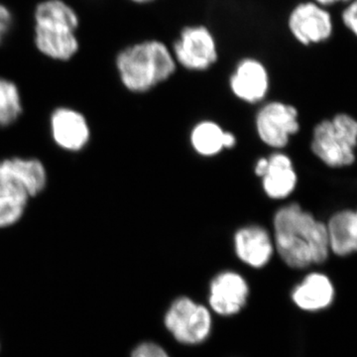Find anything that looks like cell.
<instances>
[{
  "instance_id": "obj_18",
  "label": "cell",
  "mask_w": 357,
  "mask_h": 357,
  "mask_svg": "<svg viewBox=\"0 0 357 357\" xmlns=\"http://www.w3.org/2000/svg\"><path fill=\"white\" fill-rule=\"evenodd\" d=\"M20 89L13 82L0 77V128H8L22 114Z\"/></svg>"
},
{
  "instance_id": "obj_9",
  "label": "cell",
  "mask_w": 357,
  "mask_h": 357,
  "mask_svg": "<svg viewBox=\"0 0 357 357\" xmlns=\"http://www.w3.org/2000/svg\"><path fill=\"white\" fill-rule=\"evenodd\" d=\"M255 172L262 178L263 191L272 199H287L295 192L298 174L292 159L283 152H275L256 162Z\"/></svg>"
},
{
  "instance_id": "obj_17",
  "label": "cell",
  "mask_w": 357,
  "mask_h": 357,
  "mask_svg": "<svg viewBox=\"0 0 357 357\" xmlns=\"http://www.w3.org/2000/svg\"><path fill=\"white\" fill-rule=\"evenodd\" d=\"M191 144L192 149L204 157H213L220 154L223 149L236 146V138L231 132L211 121H203L192 129Z\"/></svg>"
},
{
  "instance_id": "obj_19",
  "label": "cell",
  "mask_w": 357,
  "mask_h": 357,
  "mask_svg": "<svg viewBox=\"0 0 357 357\" xmlns=\"http://www.w3.org/2000/svg\"><path fill=\"white\" fill-rule=\"evenodd\" d=\"M28 202L0 195V229L13 227L24 215Z\"/></svg>"
},
{
  "instance_id": "obj_7",
  "label": "cell",
  "mask_w": 357,
  "mask_h": 357,
  "mask_svg": "<svg viewBox=\"0 0 357 357\" xmlns=\"http://www.w3.org/2000/svg\"><path fill=\"white\" fill-rule=\"evenodd\" d=\"M165 324L169 332L182 344H196L210 333V312L188 298L176 301L167 312Z\"/></svg>"
},
{
  "instance_id": "obj_2",
  "label": "cell",
  "mask_w": 357,
  "mask_h": 357,
  "mask_svg": "<svg viewBox=\"0 0 357 357\" xmlns=\"http://www.w3.org/2000/svg\"><path fill=\"white\" fill-rule=\"evenodd\" d=\"M121 83L132 93H146L167 81L176 70V61L159 41H146L122 50L116 58Z\"/></svg>"
},
{
  "instance_id": "obj_10",
  "label": "cell",
  "mask_w": 357,
  "mask_h": 357,
  "mask_svg": "<svg viewBox=\"0 0 357 357\" xmlns=\"http://www.w3.org/2000/svg\"><path fill=\"white\" fill-rule=\"evenodd\" d=\"M51 136L61 149L79 152L91 139V128L81 112L70 107H58L50 117Z\"/></svg>"
},
{
  "instance_id": "obj_14",
  "label": "cell",
  "mask_w": 357,
  "mask_h": 357,
  "mask_svg": "<svg viewBox=\"0 0 357 357\" xmlns=\"http://www.w3.org/2000/svg\"><path fill=\"white\" fill-rule=\"evenodd\" d=\"M248 295V284L241 275L223 272L211 282L210 305L218 314L230 316L243 309Z\"/></svg>"
},
{
  "instance_id": "obj_1",
  "label": "cell",
  "mask_w": 357,
  "mask_h": 357,
  "mask_svg": "<svg viewBox=\"0 0 357 357\" xmlns=\"http://www.w3.org/2000/svg\"><path fill=\"white\" fill-rule=\"evenodd\" d=\"M272 237L281 259L293 269L321 264L331 255L326 222L298 203L275 213Z\"/></svg>"
},
{
  "instance_id": "obj_12",
  "label": "cell",
  "mask_w": 357,
  "mask_h": 357,
  "mask_svg": "<svg viewBox=\"0 0 357 357\" xmlns=\"http://www.w3.org/2000/svg\"><path fill=\"white\" fill-rule=\"evenodd\" d=\"M234 243L237 257L251 267L265 266L274 253L273 237L261 225H245L237 229Z\"/></svg>"
},
{
  "instance_id": "obj_8",
  "label": "cell",
  "mask_w": 357,
  "mask_h": 357,
  "mask_svg": "<svg viewBox=\"0 0 357 357\" xmlns=\"http://www.w3.org/2000/svg\"><path fill=\"white\" fill-rule=\"evenodd\" d=\"M174 53L178 64L190 70H208L218 60L215 39L203 26L185 28L174 45Z\"/></svg>"
},
{
  "instance_id": "obj_6",
  "label": "cell",
  "mask_w": 357,
  "mask_h": 357,
  "mask_svg": "<svg viewBox=\"0 0 357 357\" xmlns=\"http://www.w3.org/2000/svg\"><path fill=\"white\" fill-rule=\"evenodd\" d=\"M255 126L258 137L265 145L282 149L300 131L299 112L292 105L270 102L258 110Z\"/></svg>"
},
{
  "instance_id": "obj_23",
  "label": "cell",
  "mask_w": 357,
  "mask_h": 357,
  "mask_svg": "<svg viewBox=\"0 0 357 357\" xmlns=\"http://www.w3.org/2000/svg\"><path fill=\"white\" fill-rule=\"evenodd\" d=\"M316 1L321 4V6H328V4H333L337 1H342V0H316Z\"/></svg>"
},
{
  "instance_id": "obj_4",
  "label": "cell",
  "mask_w": 357,
  "mask_h": 357,
  "mask_svg": "<svg viewBox=\"0 0 357 357\" xmlns=\"http://www.w3.org/2000/svg\"><path fill=\"white\" fill-rule=\"evenodd\" d=\"M310 148L328 168H351L356 162L357 119L338 112L330 119H321L312 128Z\"/></svg>"
},
{
  "instance_id": "obj_13",
  "label": "cell",
  "mask_w": 357,
  "mask_h": 357,
  "mask_svg": "<svg viewBox=\"0 0 357 357\" xmlns=\"http://www.w3.org/2000/svg\"><path fill=\"white\" fill-rule=\"evenodd\" d=\"M230 89L244 102H262L269 91V76L266 68L255 59H244L230 77Z\"/></svg>"
},
{
  "instance_id": "obj_24",
  "label": "cell",
  "mask_w": 357,
  "mask_h": 357,
  "mask_svg": "<svg viewBox=\"0 0 357 357\" xmlns=\"http://www.w3.org/2000/svg\"><path fill=\"white\" fill-rule=\"evenodd\" d=\"M134 2H137V3H145V2L153 1V0H132Z\"/></svg>"
},
{
  "instance_id": "obj_11",
  "label": "cell",
  "mask_w": 357,
  "mask_h": 357,
  "mask_svg": "<svg viewBox=\"0 0 357 357\" xmlns=\"http://www.w3.org/2000/svg\"><path fill=\"white\" fill-rule=\"evenodd\" d=\"M289 28L301 43H319L330 38L333 22L330 13L318 4L303 3L294 9L289 18Z\"/></svg>"
},
{
  "instance_id": "obj_21",
  "label": "cell",
  "mask_w": 357,
  "mask_h": 357,
  "mask_svg": "<svg viewBox=\"0 0 357 357\" xmlns=\"http://www.w3.org/2000/svg\"><path fill=\"white\" fill-rule=\"evenodd\" d=\"M342 21L356 36H357V0H354L342 13Z\"/></svg>"
},
{
  "instance_id": "obj_3",
  "label": "cell",
  "mask_w": 357,
  "mask_h": 357,
  "mask_svg": "<svg viewBox=\"0 0 357 357\" xmlns=\"http://www.w3.org/2000/svg\"><path fill=\"white\" fill-rule=\"evenodd\" d=\"M35 45L47 57L68 61L79 51V17L63 0H45L35 9Z\"/></svg>"
},
{
  "instance_id": "obj_20",
  "label": "cell",
  "mask_w": 357,
  "mask_h": 357,
  "mask_svg": "<svg viewBox=\"0 0 357 357\" xmlns=\"http://www.w3.org/2000/svg\"><path fill=\"white\" fill-rule=\"evenodd\" d=\"M131 357H169L166 351L159 345L152 342L141 344L134 349Z\"/></svg>"
},
{
  "instance_id": "obj_22",
  "label": "cell",
  "mask_w": 357,
  "mask_h": 357,
  "mask_svg": "<svg viewBox=\"0 0 357 357\" xmlns=\"http://www.w3.org/2000/svg\"><path fill=\"white\" fill-rule=\"evenodd\" d=\"M13 14L6 6L0 4V44L2 43L6 35L10 31L13 26Z\"/></svg>"
},
{
  "instance_id": "obj_5",
  "label": "cell",
  "mask_w": 357,
  "mask_h": 357,
  "mask_svg": "<svg viewBox=\"0 0 357 357\" xmlns=\"http://www.w3.org/2000/svg\"><path fill=\"white\" fill-rule=\"evenodd\" d=\"M48 174L39 159L13 157L0 161V195L28 202L44 191Z\"/></svg>"
},
{
  "instance_id": "obj_16",
  "label": "cell",
  "mask_w": 357,
  "mask_h": 357,
  "mask_svg": "<svg viewBox=\"0 0 357 357\" xmlns=\"http://www.w3.org/2000/svg\"><path fill=\"white\" fill-rule=\"evenodd\" d=\"M335 289L330 278L325 274L311 273L296 287L293 300L298 307L305 311H319L326 309L333 303Z\"/></svg>"
},
{
  "instance_id": "obj_15",
  "label": "cell",
  "mask_w": 357,
  "mask_h": 357,
  "mask_svg": "<svg viewBox=\"0 0 357 357\" xmlns=\"http://www.w3.org/2000/svg\"><path fill=\"white\" fill-rule=\"evenodd\" d=\"M326 225L331 252L338 257L357 253V208L333 211Z\"/></svg>"
}]
</instances>
